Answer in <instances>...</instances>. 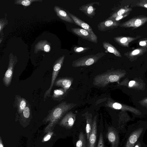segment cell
<instances>
[{"label":"cell","mask_w":147,"mask_h":147,"mask_svg":"<svg viewBox=\"0 0 147 147\" xmlns=\"http://www.w3.org/2000/svg\"><path fill=\"white\" fill-rule=\"evenodd\" d=\"M132 10V9L127 7L122 8L117 11L114 13L111 16L108 18L107 19L111 20L117 16L122 15L128 12H130Z\"/></svg>","instance_id":"26"},{"label":"cell","mask_w":147,"mask_h":147,"mask_svg":"<svg viewBox=\"0 0 147 147\" xmlns=\"http://www.w3.org/2000/svg\"><path fill=\"white\" fill-rule=\"evenodd\" d=\"M50 45V43L47 40H40L35 45L34 52L37 54L38 51H41L48 52L51 49Z\"/></svg>","instance_id":"19"},{"label":"cell","mask_w":147,"mask_h":147,"mask_svg":"<svg viewBox=\"0 0 147 147\" xmlns=\"http://www.w3.org/2000/svg\"><path fill=\"white\" fill-rule=\"evenodd\" d=\"M119 131L113 127H109L106 136L111 147H118L119 143Z\"/></svg>","instance_id":"9"},{"label":"cell","mask_w":147,"mask_h":147,"mask_svg":"<svg viewBox=\"0 0 147 147\" xmlns=\"http://www.w3.org/2000/svg\"><path fill=\"white\" fill-rule=\"evenodd\" d=\"M144 51L142 48H140L136 49L131 51L129 53V56L131 57H133L138 56L142 54Z\"/></svg>","instance_id":"29"},{"label":"cell","mask_w":147,"mask_h":147,"mask_svg":"<svg viewBox=\"0 0 147 147\" xmlns=\"http://www.w3.org/2000/svg\"><path fill=\"white\" fill-rule=\"evenodd\" d=\"M97 147H104L103 136L102 133L100 134Z\"/></svg>","instance_id":"31"},{"label":"cell","mask_w":147,"mask_h":147,"mask_svg":"<svg viewBox=\"0 0 147 147\" xmlns=\"http://www.w3.org/2000/svg\"><path fill=\"white\" fill-rule=\"evenodd\" d=\"M73 81V78L71 77L59 78L55 81L54 86L61 87L67 92L72 84Z\"/></svg>","instance_id":"13"},{"label":"cell","mask_w":147,"mask_h":147,"mask_svg":"<svg viewBox=\"0 0 147 147\" xmlns=\"http://www.w3.org/2000/svg\"><path fill=\"white\" fill-rule=\"evenodd\" d=\"M76 114L72 111L67 113L59 123V125L67 129H71L73 126L76 120Z\"/></svg>","instance_id":"10"},{"label":"cell","mask_w":147,"mask_h":147,"mask_svg":"<svg viewBox=\"0 0 147 147\" xmlns=\"http://www.w3.org/2000/svg\"><path fill=\"white\" fill-rule=\"evenodd\" d=\"M97 116L93 119L92 129L89 139L88 140L87 147H95L97 137Z\"/></svg>","instance_id":"14"},{"label":"cell","mask_w":147,"mask_h":147,"mask_svg":"<svg viewBox=\"0 0 147 147\" xmlns=\"http://www.w3.org/2000/svg\"><path fill=\"white\" fill-rule=\"evenodd\" d=\"M147 22V17L140 16L128 20L121 23L119 26L122 28H138Z\"/></svg>","instance_id":"8"},{"label":"cell","mask_w":147,"mask_h":147,"mask_svg":"<svg viewBox=\"0 0 147 147\" xmlns=\"http://www.w3.org/2000/svg\"><path fill=\"white\" fill-rule=\"evenodd\" d=\"M147 147V144H146V147Z\"/></svg>","instance_id":"41"},{"label":"cell","mask_w":147,"mask_h":147,"mask_svg":"<svg viewBox=\"0 0 147 147\" xmlns=\"http://www.w3.org/2000/svg\"><path fill=\"white\" fill-rule=\"evenodd\" d=\"M53 133V132L52 131H50L43 138L42 140V142H45L49 140L52 136Z\"/></svg>","instance_id":"33"},{"label":"cell","mask_w":147,"mask_h":147,"mask_svg":"<svg viewBox=\"0 0 147 147\" xmlns=\"http://www.w3.org/2000/svg\"><path fill=\"white\" fill-rule=\"evenodd\" d=\"M120 23L112 20L106 19L100 22L97 26L98 30L106 32L112 30L119 26Z\"/></svg>","instance_id":"12"},{"label":"cell","mask_w":147,"mask_h":147,"mask_svg":"<svg viewBox=\"0 0 147 147\" xmlns=\"http://www.w3.org/2000/svg\"><path fill=\"white\" fill-rule=\"evenodd\" d=\"M146 144L143 141V138L139 140L134 147H145Z\"/></svg>","instance_id":"34"},{"label":"cell","mask_w":147,"mask_h":147,"mask_svg":"<svg viewBox=\"0 0 147 147\" xmlns=\"http://www.w3.org/2000/svg\"><path fill=\"white\" fill-rule=\"evenodd\" d=\"M105 105L106 107L112 109L120 110L122 111H128L136 115H141V112L137 109L130 106L115 102L110 98L108 99Z\"/></svg>","instance_id":"7"},{"label":"cell","mask_w":147,"mask_h":147,"mask_svg":"<svg viewBox=\"0 0 147 147\" xmlns=\"http://www.w3.org/2000/svg\"><path fill=\"white\" fill-rule=\"evenodd\" d=\"M67 93V92H65L62 88L55 90L51 97L54 100L60 101L64 99Z\"/></svg>","instance_id":"22"},{"label":"cell","mask_w":147,"mask_h":147,"mask_svg":"<svg viewBox=\"0 0 147 147\" xmlns=\"http://www.w3.org/2000/svg\"><path fill=\"white\" fill-rule=\"evenodd\" d=\"M105 55V53L100 52L82 57L73 61L72 66L75 67L89 66L96 63Z\"/></svg>","instance_id":"4"},{"label":"cell","mask_w":147,"mask_h":147,"mask_svg":"<svg viewBox=\"0 0 147 147\" xmlns=\"http://www.w3.org/2000/svg\"><path fill=\"white\" fill-rule=\"evenodd\" d=\"M76 147H87V144L85 134L81 132L79 134L78 140L76 143Z\"/></svg>","instance_id":"25"},{"label":"cell","mask_w":147,"mask_h":147,"mask_svg":"<svg viewBox=\"0 0 147 147\" xmlns=\"http://www.w3.org/2000/svg\"><path fill=\"white\" fill-rule=\"evenodd\" d=\"M14 99L13 107L16 108L18 114L20 115L26 107L28 100L19 95H15Z\"/></svg>","instance_id":"15"},{"label":"cell","mask_w":147,"mask_h":147,"mask_svg":"<svg viewBox=\"0 0 147 147\" xmlns=\"http://www.w3.org/2000/svg\"><path fill=\"white\" fill-rule=\"evenodd\" d=\"M82 115L84 116L86 120V138L87 140L89 139L90 134L93 123L92 115L88 111Z\"/></svg>","instance_id":"20"},{"label":"cell","mask_w":147,"mask_h":147,"mask_svg":"<svg viewBox=\"0 0 147 147\" xmlns=\"http://www.w3.org/2000/svg\"><path fill=\"white\" fill-rule=\"evenodd\" d=\"M138 82L134 80L130 81L128 84V87L129 88H133L137 87L138 85Z\"/></svg>","instance_id":"36"},{"label":"cell","mask_w":147,"mask_h":147,"mask_svg":"<svg viewBox=\"0 0 147 147\" xmlns=\"http://www.w3.org/2000/svg\"><path fill=\"white\" fill-rule=\"evenodd\" d=\"M65 56L63 55L59 57L54 62L53 65V70L51 76L50 85L49 88L45 92L44 96V101L47 97H51V93L55 82L63 64Z\"/></svg>","instance_id":"5"},{"label":"cell","mask_w":147,"mask_h":147,"mask_svg":"<svg viewBox=\"0 0 147 147\" xmlns=\"http://www.w3.org/2000/svg\"><path fill=\"white\" fill-rule=\"evenodd\" d=\"M71 31L74 34L83 39L94 43L98 42L97 36L92 35L85 29L79 28H73L71 29Z\"/></svg>","instance_id":"11"},{"label":"cell","mask_w":147,"mask_h":147,"mask_svg":"<svg viewBox=\"0 0 147 147\" xmlns=\"http://www.w3.org/2000/svg\"><path fill=\"white\" fill-rule=\"evenodd\" d=\"M129 13L130 12H128L122 15L117 16L116 17L110 20H112L115 22H117V21L124 18L128 16Z\"/></svg>","instance_id":"32"},{"label":"cell","mask_w":147,"mask_h":147,"mask_svg":"<svg viewBox=\"0 0 147 147\" xmlns=\"http://www.w3.org/2000/svg\"><path fill=\"white\" fill-rule=\"evenodd\" d=\"M68 14L73 20L75 23L88 31L91 34L94 36H97L94 33L91 27L87 23L84 22L77 16L67 11Z\"/></svg>","instance_id":"16"},{"label":"cell","mask_w":147,"mask_h":147,"mask_svg":"<svg viewBox=\"0 0 147 147\" xmlns=\"http://www.w3.org/2000/svg\"><path fill=\"white\" fill-rule=\"evenodd\" d=\"M31 105L28 101L27 105L20 115V118L22 121H26L32 117Z\"/></svg>","instance_id":"24"},{"label":"cell","mask_w":147,"mask_h":147,"mask_svg":"<svg viewBox=\"0 0 147 147\" xmlns=\"http://www.w3.org/2000/svg\"><path fill=\"white\" fill-rule=\"evenodd\" d=\"M76 105V104L67 103L66 101H63L50 110L43 120L45 123H49L45 129V132L48 133L51 131L60 119Z\"/></svg>","instance_id":"1"},{"label":"cell","mask_w":147,"mask_h":147,"mask_svg":"<svg viewBox=\"0 0 147 147\" xmlns=\"http://www.w3.org/2000/svg\"><path fill=\"white\" fill-rule=\"evenodd\" d=\"M125 73L119 70H109L94 77L93 84L100 87H105L110 83L117 82L119 84L121 79Z\"/></svg>","instance_id":"3"},{"label":"cell","mask_w":147,"mask_h":147,"mask_svg":"<svg viewBox=\"0 0 147 147\" xmlns=\"http://www.w3.org/2000/svg\"><path fill=\"white\" fill-rule=\"evenodd\" d=\"M0 147H4L1 137H0Z\"/></svg>","instance_id":"39"},{"label":"cell","mask_w":147,"mask_h":147,"mask_svg":"<svg viewBox=\"0 0 147 147\" xmlns=\"http://www.w3.org/2000/svg\"><path fill=\"white\" fill-rule=\"evenodd\" d=\"M90 49V48L88 47H76L74 48L73 49L76 53H80L84 52Z\"/></svg>","instance_id":"30"},{"label":"cell","mask_w":147,"mask_h":147,"mask_svg":"<svg viewBox=\"0 0 147 147\" xmlns=\"http://www.w3.org/2000/svg\"><path fill=\"white\" fill-rule=\"evenodd\" d=\"M136 4L138 6L147 8V0H141Z\"/></svg>","instance_id":"35"},{"label":"cell","mask_w":147,"mask_h":147,"mask_svg":"<svg viewBox=\"0 0 147 147\" xmlns=\"http://www.w3.org/2000/svg\"><path fill=\"white\" fill-rule=\"evenodd\" d=\"M54 9L57 16L63 21L71 23H75L67 13L60 7L55 6Z\"/></svg>","instance_id":"18"},{"label":"cell","mask_w":147,"mask_h":147,"mask_svg":"<svg viewBox=\"0 0 147 147\" xmlns=\"http://www.w3.org/2000/svg\"><path fill=\"white\" fill-rule=\"evenodd\" d=\"M97 2L90 3L80 7L79 9L88 17L92 18L95 15L96 8L93 5Z\"/></svg>","instance_id":"17"},{"label":"cell","mask_w":147,"mask_h":147,"mask_svg":"<svg viewBox=\"0 0 147 147\" xmlns=\"http://www.w3.org/2000/svg\"><path fill=\"white\" fill-rule=\"evenodd\" d=\"M3 40V37H1L0 38V43L1 44Z\"/></svg>","instance_id":"40"},{"label":"cell","mask_w":147,"mask_h":147,"mask_svg":"<svg viewBox=\"0 0 147 147\" xmlns=\"http://www.w3.org/2000/svg\"><path fill=\"white\" fill-rule=\"evenodd\" d=\"M147 130V123L138 122L128 126L122 147H134L139 140L143 138Z\"/></svg>","instance_id":"2"},{"label":"cell","mask_w":147,"mask_h":147,"mask_svg":"<svg viewBox=\"0 0 147 147\" xmlns=\"http://www.w3.org/2000/svg\"><path fill=\"white\" fill-rule=\"evenodd\" d=\"M102 45L104 48L108 52L113 53L117 57H122L119 51L110 43L106 41H104L102 43Z\"/></svg>","instance_id":"23"},{"label":"cell","mask_w":147,"mask_h":147,"mask_svg":"<svg viewBox=\"0 0 147 147\" xmlns=\"http://www.w3.org/2000/svg\"><path fill=\"white\" fill-rule=\"evenodd\" d=\"M8 24V21L5 17L0 19V34L1 37H3L4 34L3 29L4 27Z\"/></svg>","instance_id":"28"},{"label":"cell","mask_w":147,"mask_h":147,"mask_svg":"<svg viewBox=\"0 0 147 147\" xmlns=\"http://www.w3.org/2000/svg\"><path fill=\"white\" fill-rule=\"evenodd\" d=\"M42 0H16L14 3L17 5H21L24 7H27L30 5L34 2L42 1Z\"/></svg>","instance_id":"27"},{"label":"cell","mask_w":147,"mask_h":147,"mask_svg":"<svg viewBox=\"0 0 147 147\" xmlns=\"http://www.w3.org/2000/svg\"><path fill=\"white\" fill-rule=\"evenodd\" d=\"M140 45L142 46H145L146 45V43L145 41H141L139 42Z\"/></svg>","instance_id":"38"},{"label":"cell","mask_w":147,"mask_h":147,"mask_svg":"<svg viewBox=\"0 0 147 147\" xmlns=\"http://www.w3.org/2000/svg\"><path fill=\"white\" fill-rule=\"evenodd\" d=\"M134 37L117 36L114 38L115 41L120 45L128 47L129 43L136 39Z\"/></svg>","instance_id":"21"},{"label":"cell","mask_w":147,"mask_h":147,"mask_svg":"<svg viewBox=\"0 0 147 147\" xmlns=\"http://www.w3.org/2000/svg\"><path fill=\"white\" fill-rule=\"evenodd\" d=\"M9 59L7 69L2 78L3 82L6 87H8L11 84L14 68L18 61L17 56L11 53L9 55Z\"/></svg>","instance_id":"6"},{"label":"cell","mask_w":147,"mask_h":147,"mask_svg":"<svg viewBox=\"0 0 147 147\" xmlns=\"http://www.w3.org/2000/svg\"><path fill=\"white\" fill-rule=\"evenodd\" d=\"M140 104L142 105H147V98L142 100L140 101Z\"/></svg>","instance_id":"37"}]
</instances>
